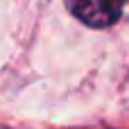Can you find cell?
<instances>
[{"instance_id":"6da1fadb","label":"cell","mask_w":129,"mask_h":129,"mask_svg":"<svg viewBox=\"0 0 129 129\" xmlns=\"http://www.w3.org/2000/svg\"><path fill=\"white\" fill-rule=\"evenodd\" d=\"M68 7L88 27H109L120 18L125 0H68Z\"/></svg>"}]
</instances>
